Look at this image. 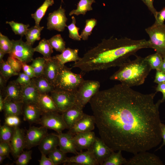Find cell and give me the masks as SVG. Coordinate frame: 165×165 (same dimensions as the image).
Returning <instances> with one entry per match:
<instances>
[{
	"instance_id": "cell-1",
	"label": "cell",
	"mask_w": 165,
	"mask_h": 165,
	"mask_svg": "<svg viewBox=\"0 0 165 165\" xmlns=\"http://www.w3.org/2000/svg\"><path fill=\"white\" fill-rule=\"evenodd\" d=\"M155 93L144 94L122 83L99 91L89 102L100 138L114 151L135 154L162 140Z\"/></svg>"
},
{
	"instance_id": "cell-2",
	"label": "cell",
	"mask_w": 165,
	"mask_h": 165,
	"mask_svg": "<svg viewBox=\"0 0 165 165\" xmlns=\"http://www.w3.org/2000/svg\"><path fill=\"white\" fill-rule=\"evenodd\" d=\"M148 48H150L149 41L144 39L125 37L105 40L75 62L72 67L88 72L119 67L138 50Z\"/></svg>"
},
{
	"instance_id": "cell-3",
	"label": "cell",
	"mask_w": 165,
	"mask_h": 165,
	"mask_svg": "<svg viewBox=\"0 0 165 165\" xmlns=\"http://www.w3.org/2000/svg\"><path fill=\"white\" fill-rule=\"evenodd\" d=\"M119 69L110 77L129 87L144 83L152 69L145 58L137 56L134 60L128 61L122 64Z\"/></svg>"
},
{
	"instance_id": "cell-4",
	"label": "cell",
	"mask_w": 165,
	"mask_h": 165,
	"mask_svg": "<svg viewBox=\"0 0 165 165\" xmlns=\"http://www.w3.org/2000/svg\"><path fill=\"white\" fill-rule=\"evenodd\" d=\"M84 80L81 75L73 73L64 65L61 68L54 86L56 90L75 92Z\"/></svg>"
},
{
	"instance_id": "cell-5",
	"label": "cell",
	"mask_w": 165,
	"mask_h": 165,
	"mask_svg": "<svg viewBox=\"0 0 165 165\" xmlns=\"http://www.w3.org/2000/svg\"><path fill=\"white\" fill-rule=\"evenodd\" d=\"M148 35L150 48L165 57V24H153L145 29Z\"/></svg>"
},
{
	"instance_id": "cell-6",
	"label": "cell",
	"mask_w": 165,
	"mask_h": 165,
	"mask_svg": "<svg viewBox=\"0 0 165 165\" xmlns=\"http://www.w3.org/2000/svg\"><path fill=\"white\" fill-rule=\"evenodd\" d=\"M100 87L98 81L84 80L75 92L76 105L83 108L99 91Z\"/></svg>"
},
{
	"instance_id": "cell-7",
	"label": "cell",
	"mask_w": 165,
	"mask_h": 165,
	"mask_svg": "<svg viewBox=\"0 0 165 165\" xmlns=\"http://www.w3.org/2000/svg\"><path fill=\"white\" fill-rule=\"evenodd\" d=\"M12 47L9 56L14 57L23 63L30 62L33 60L35 51L32 46L21 38L18 40H12Z\"/></svg>"
},
{
	"instance_id": "cell-8",
	"label": "cell",
	"mask_w": 165,
	"mask_h": 165,
	"mask_svg": "<svg viewBox=\"0 0 165 165\" xmlns=\"http://www.w3.org/2000/svg\"><path fill=\"white\" fill-rule=\"evenodd\" d=\"M38 123L47 129L54 130L57 134L68 129L63 116L57 112L43 113Z\"/></svg>"
},
{
	"instance_id": "cell-9",
	"label": "cell",
	"mask_w": 165,
	"mask_h": 165,
	"mask_svg": "<svg viewBox=\"0 0 165 165\" xmlns=\"http://www.w3.org/2000/svg\"><path fill=\"white\" fill-rule=\"evenodd\" d=\"M50 93L60 112H64L76 105L75 92L55 90Z\"/></svg>"
},
{
	"instance_id": "cell-10",
	"label": "cell",
	"mask_w": 165,
	"mask_h": 165,
	"mask_svg": "<svg viewBox=\"0 0 165 165\" xmlns=\"http://www.w3.org/2000/svg\"><path fill=\"white\" fill-rule=\"evenodd\" d=\"M65 10L61 5L59 8L49 14L47 18V29L50 30H55L59 31H63L68 19Z\"/></svg>"
},
{
	"instance_id": "cell-11",
	"label": "cell",
	"mask_w": 165,
	"mask_h": 165,
	"mask_svg": "<svg viewBox=\"0 0 165 165\" xmlns=\"http://www.w3.org/2000/svg\"><path fill=\"white\" fill-rule=\"evenodd\" d=\"M47 130L42 126L40 127H30L25 134V148L29 149L38 145L43 138L48 134Z\"/></svg>"
},
{
	"instance_id": "cell-12",
	"label": "cell",
	"mask_w": 165,
	"mask_h": 165,
	"mask_svg": "<svg viewBox=\"0 0 165 165\" xmlns=\"http://www.w3.org/2000/svg\"><path fill=\"white\" fill-rule=\"evenodd\" d=\"M159 158L154 154L147 151L138 152L129 160L126 165H162Z\"/></svg>"
},
{
	"instance_id": "cell-13",
	"label": "cell",
	"mask_w": 165,
	"mask_h": 165,
	"mask_svg": "<svg viewBox=\"0 0 165 165\" xmlns=\"http://www.w3.org/2000/svg\"><path fill=\"white\" fill-rule=\"evenodd\" d=\"M96 125L94 117L84 113L83 116L69 129L68 132L74 135L76 134L92 131Z\"/></svg>"
},
{
	"instance_id": "cell-14",
	"label": "cell",
	"mask_w": 165,
	"mask_h": 165,
	"mask_svg": "<svg viewBox=\"0 0 165 165\" xmlns=\"http://www.w3.org/2000/svg\"><path fill=\"white\" fill-rule=\"evenodd\" d=\"M74 165H99L91 149L81 151L75 156L67 157L64 164Z\"/></svg>"
},
{
	"instance_id": "cell-15",
	"label": "cell",
	"mask_w": 165,
	"mask_h": 165,
	"mask_svg": "<svg viewBox=\"0 0 165 165\" xmlns=\"http://www.w3.org/2000/svg\"><path fill=\"white\" fill-rule=\"evenodd\" d=\"M99 165L103 163L113 151L101 138L96 137L90 148Z\"/></svg>"
},
{
	"instance_id": "cell-16",
	"label": "cell",
	"mask_w": 165,
	"mask_h": 165,
	"mask_svg": "<svg viewBox=\"0 0 165 165\" xmlns=\"http://www.w3.org/2000/svg\"><path fill=\"white\" fill-rule=\"evenodd\" d=\"M25 134L24 129L18 126L15 127L13 136L10 143L11 152L13 157L16 159L23 151L25 146Z\"/></svg>"
},
{
	"instance_id": "cell-17",
	"label": "cell",
	"mask_w": 165,
	"mask_h": 165,
	"mask_svg": "<svg viewBox=\"0 0 165 165\" xmlns=\"http://www.w3.org/2000/svg\"><path fill=\"white\" fill-rule=\"evenodd\" d=\"M62 66L54 56L51 57L46 60L42 76L54 86L56 79Z\"/></svg>"
},
{
	"instance_id": "cell-18",
	"label": "cell",
	"mask_w": 165,
	"mask_h": 165,
	"mask_svg": "<svg viewBox=\"0 0 165 165\" xmlns=\"http://www.w3.org/2000/svg\"><path fill=\"white\" fill-rule=\"evenodd\" d=\"M96 137L95 133L92 131L75 134L73 139L76 149L81 152L90 148Z\"/></svg>"
},
{
	"instance_id": "cell-19",
	"label": "cell",
	"mask_w": 165,
	"mask_h": 165,
	"mask_svg": "<svg viewBox=\"0 0 165 165\" xmlns=\"http://www.w3.org/2000/svg\"><path fill=\"white\" fill-rule=\"evenodd\" d=\"M21 86L22 101L24 104H32L37 105L40 94L33 79H31V82L29 84Z\"/></svg>"
},
{
	"instance_id": "cell-20",
	"label": "cell",
	"mask_w": 165,
	"mask_h": 165,
	"mask_svg": "<svg viewBox=\"0 0 165 165\" xmlns=\"http://www.w3.org/2000/svg\"><path fill=\"white\" fill-rule=\"evenodd\" d=\"M56 134L59 138V146L60 150L66 154L71 153L76 155L79 153L75 145L73 135L68 132Z\"/></svg>"
},
{
	"instance_id": "cell-21",
	"label": "cell",
	"mask_w": 165,
	"mask_h": 165,
	"mask_svg": "<svg viewBox=\"0 0 165 165\" xmlns=\"http://www.w3.org/2000/svg\"><path fill=\"white\" fill-rule=\"evenodd\" d=\"M64 120L69 129L84 115L83 108L76 105L62 112Z\"/></svg>"
},
{
	"instance_id": "cell-22",
	"label": "cell",
	"mask_w": 165,
	"mask_h": 165,
	"mask_svg": "<svg viewBox=\"0 0 165 165\" xmlns=\"http://www.w3.org/2000/svg\"><path fill=\"white\" fill-rule=\"evenodd\" d=\"M59 139L56 134H48L42 140L38 145L41 152L48 154L59 146Z\"/></svg>"
},
{
	"instance_id": "cell-23",
	"label": "cell",
	"mask_w": 165,
	"mask_h": 165,
	"mask_svg": "<svg viewBox=\"0 0 165 165\" xmlns=\"http://www.w3.org/2000/svg\"><path fill=\"white\" fill-rule=\"evenodd\" d=\"M22 90L21 86L15 80L10 81L5 88L4 98L16 101L22 102Z\"/></svg>"
},
{
	"instance_id": "cell-24",
	"label": "cell",
	"mask_w": 165,
	"mask_h": 165,
	"mask_svg": "<svg viewBox=\"0 0 165 165\" xmlns=\"http://www.w3.org/2000/svg\"><path fill=\"white\" fill-rule=\"evenodd\" d=\"M23 115L24 120L30 123L38 122L43 112L37 105L28 104L24 105Z\"/></svg>"
},
{
	"instance_id": "cell-25",
	"label": "cell",
	"mask_w": 165,
	"mask_h": 165,
	"mask_svg": "<svg viewBox=\"0 0 165 165\" xmlns=\"http://www.w3.org/2000/svg\"><path fill=\"white\" fill-rule=\"evenodd\" d=\"M24 105L22 102L16 101L4 98L3 111L5 117L12 115L18 116L23 114Z\"/></svg>"
},
{
	"instance_id": "cell-26",
	"label": "cell",
	"mask_w": 165,
	"mask_h": 165,
	"mask_svg": "<svg viewBox=\"0 0 165 165\" xmlns=\"http://www.w3.org/2000/svg\"><path fill=\"white\" fill-rule=\"evenodd\" d=\"M37 105L43 113L50 112H60L53 100L48 94H40Z\"/></svg>"
},
{
	"instance_id": "cell-27",
	"label": "cell",
	"mask_w": 165,
	"mask_h": 165,
	"mask_svg": "<svg viewBox=\"0 0 165 165\" xmlns=\"http://www.w3.org/2000/svg\"><path fill=\"white\" fill-rule=\"evenodd\" d=\"M78 49H72L69 48H66L60 54L54 56L60 64L63 66L66 63L74 61L75 62L79 61L81 58L78 55Z\"/></svg>"
},
{
	"instance_id": "cell-28",
	"label": "cell",
	"mask_w": 165,
	"mask_h": 165,
	"mask_svg": "<svg viewBox=\"0 0 165 165\" xmlns=\"http://www.w3.org/2000/svg\"><path fill=\"white\" fill-rule=\"evenodd\" d=\"M32 79L40 94H48L55 90L54 86L42 75Z\"/></svg>"
},
{
	"instance_id": "cell-29",
	"label": "cell",
	"mask_w": 165,
	"mask_h": 165,
	"mask_svg": "<svg viewBox=\"0 0 165 165\" xmlns=\"http://www.w3.org/2000/svg\"><path fill=\"white\" fill-rule=\"evenodd\" d=\"M54 3L53 0H45L43 3L36 10L31 14V17L34 19L35 25L40 27V22L45 15L48 7Z\"/></svg>"
},
{
	"instance_id": "cell-30",
	"label": "cell",
	"mask_w": 165,
	"mask_h": 165,
	"mask_svg": "<svg viewBox=\"0 0 165 165\" xmlns=\"http://www.w3.org/2000/svg\"><path fill=\"white\" fill-rule=\"evenodd\" d=\"M35 52L42 54L46 60L50 58L53 52V48L50 45L48 40L45 38L41 40L38 45L34 48Z\"/></svg>"
},
{
	"instance_id": "cell-31",
	"label": "cell",
	"mask_w": 165,
	"mask_h": 165,
	"mask_svg": "<svg viewBox=\"0 0 165 165\" xmlns=\"http://www.w3.org/2000/svg\"><path fill=\"white\" fill-rule=\"evenodd\" d=\"M95 2V0H80L77 4L76 9L71 11L69 15H85L87 11L92 10L91 5Z\"/></svg>"
},
{
	"instance_id": "cell-32",
	"label": "cell",
	"mask_w": 165,
	"mask_h": 165,
	"mask_svg": "<svg viewBox=\"0 0 165 165\" xmlns=\"http://www.w3.org/2000/svg\"><path fill=\"white\" fill-rule=\"evenodd\" d=\"M122 151L119 150L116 152L113 151L102 165H126L127 160L123 157Z\"/></svg>"
},
{
	"instance_id": "cell-33",
	"label": "cell",
	"mask_w": 165,
	"mask_h": 165,
	"mask_svg": "<svg viewBox=\"0 0 165 165\" xmlns=\"http://www.w3.org/2000/svg\"><path fill=\"white\" fill-rule=\"evenodd\" d=\"M44 27H38L35 25L28 28L25 35L26 42L32 46L35 41L40 39L41 32Z\"/></svg>"
},
{
	"instance_id": "cell-34",
	"label": "cell",
	"mask_w": 165,
	"mask_h": 165,
	"mask_svg": "<svg viewBox=\"0 0 165 165\" xmlns=\"http://www.w3.org/2000/svg\"><path fill=\"white\" fill-rule=\"evenodd\" d=\"M15 127H12L4 124L0 127V142L10 143L14 135Z\"/></svg>"
},
{
	"instance_id": "cell-35",
	"label": "cell",
	"mask_w": 165,
	"mask_h": 165,
	"mask_svg": "<svg viewBox=\"0 0 165 165\" xmlns=\"http://www.w3.org/2000/svg\"><path fill=\"white\" fill-rule=\"evenodd\" d=\"M30 66L32 68L36 77L43 75L46 60L44 57H38L33 59Z\"/></svg>"
},
{
	"instance_id": "cell-36",
	"label": "cell",
	"mask_w": 165,
	"mask_h": 165,
	"mask_svg": "<svg viewBox=\"0 0 165 165\" xmlns=\"http://www.w3.org/2000/svg\"><path fill=\"white\" fill-rule=\"evenodd\" d=\"M51 47L57 51L62 53L65 48V43L60 34L56 35L48 40Z\"/></svg>"
},
{
	"instance_id": "cell-37",
	"label": "cell",
	"mask_w": 165,
	"mask_h": 165,
	"mask_svg": "<svg viewBox=\"0 0 165 165\" xmlns=\"http://www.w3.org/2000/svg\"><path fill=\"white\" fill-rule=\"evenodd\" d=\"M145 60L150 65L152 69H158L162 64L163 59L159 53L150 55L145 57Z\"/></svg>"
},
{
	"instance_id": "cell-38",
	"label": "cell",
	"mask_w": 165,
	"mask_h": 165,
	"mask_svg": "<svg viewBox=\"0 0 165 165\" xmlns=\"http://www.w3.org/2000/svg\"><path fill=\"white\" fill-rule=\"evenodd\" d=\"M66 154L57 148L48 154V157L52 161L54 165H57L64 163L67 157Z\"/></svg>"
},
{
	"instance_id": "cell-39",
	"label": "cell",
	"mask_w": 165,
	"mask_h": 165,
	"mask_svg": "<svg viewBox=\"0 0 165 165\" xmlns=\"http://www.w3.org/2000/svg\"><path fill=\"white\" fill-rule=\"evenodd\" d=\"M6 23L10 26L12 31L15 34L19 35L21 37L25 35L29 27L28 24H24L13 21H6Z\"/></svg>"
},
{
	"instance_id": "cell-40",
	"label": "cell",
	"mask_w": 165,
	"mask_h": 165,
	"mask_svg": "<svg viewBox=\"0 0 165 165\" xmlns=\"http://www.w3.org/2000/svg\"><path fill=\"white\" fill-rule=\"evenodd\" d=\"M0 62V74L7 81L13 76L17 75L19 73L16 72L13 68L3 60Z\"/></svg>"
},
{
	"instance_id": "cell-41",
	"label": "cell",
	"mask_w": 165,
	"mask_h": 165,
	"mask_svg": "<svg viewBox=\"0 0 165 165\" xmlns=\"http://www.w3.org/2000/svg\"><path fill=\"white\" fill-rule=\"evenodd\" d=\"M97 23V20L95 19L91 18L86 20V25L80 35L81 38L84 40H87L88 36L92 33V31Z\"/></svg>"
},
{
	"instance_id": "cell-42",
	"label": "cell",
	"mask_w": 165,
	"mask_h": 165,
	"mask_svg": "<svg viewBox=\"0 0 165 165\" xmlns=\"http://www.w3.org/2000/svg\"><path fill=\"white\" fill-rule=\"evenodd\" d=\"M72 21L71 24L67 26L69 32V37L75 40L80 41L81 37L79 35V28L76 26V20L74 16L72 17Z\"/></svg>"
},
{
	"instance_id": "cell-43",
	"label": "cell",
	"mask_w": 165,
	"mask_h": 165,
	"mask_svg": "<svg viewBox=\"0 0 165 165\" xmlns=\"http://www.w3.org/2000/svg\"><path fill=\"white\" fill-rule=\"evenodd\" d=\"M12 47V40H10L6 36L0 33V50L6 54H9Z\"/></svg>"
},
{
	"instance_id": "cell-44",
	"label": "cell",
	"mask_w": 165,
	"mask_h": 165,
	"mask_svg": "<svg viewBox=\"0 0 165 165\" xmlns=\"http://www.w3.org/2000/svg\"><path fill=\"white\" fill-rule=\"evenodd\" d=\"M32 151H23L16 159L15 163L16 165H27L31 159Z\"/></svg>"
},
{
	"instance_id": "cell-45",
	"label": "cell",
	"mask_w": 165,
	"mask_h": 165,
	"mask_svg": "<svg viewBox=\"0 0 165 165\" xmlns=\"http://www.w3.org/2000/svg\"><path fill=\"white\" fill-rule=\"evenodd\" d=\"M6 61L16 72L18 73L20 72L22 69L23 64L21 61L10 56Z\"/></svg>"
},
{
	"instance_id": "cell-46",
	"label": "cell",
	"mask_w": 165,
	"mask_h": 165,
	"mask_svg": "<svg viewBox=\"0 0 165 165\" xmlns=\"http://www.w3.org/2000/svg\"><path fill=\"white\" fill-rule=\"evenodd\" d=\"M5 124L7 125L15 127L18 126L20 121L18 116L12 115L5 117Z\"/></svg>"
},
{
	"instance_id": "cell-47",
	"label": "cell",
	"mask_w": 165,
	"mask_h": 165,
	"mask_svg": "<svg viewBox=\"0 0 165 165\" xmlns=\"http://www.w3.org/2000/svg\"><path fill=\"white\" fill-rule=\"evenodd\" d=\"M18 75L15 80L21 86L28 85L31 82V79L24 72H20Z\"/></svg>"
},
{
	"instance_id": "cell-48",
	"label": "cell",
	"mask_w": 165,
	"mask_h": 165,
	"mask_svg": "<svg viewBox=\"0 0 165 165\" xmlns=\"http://www.w3.org/2000/svg\"><path fill=\"white\" fill-rule=\"evenodd\" d=\"M154 17L155 20L153 24L155 25L164 24L165 20V7L160 11H157Z\"/></svg>"
},
{
	"instance_id": "cell-49",
	"label": "cell",
	"mask_w": 165,
	"mask_h": 165,
	"mask_svg": "<svg viewBox=\"0 0 165 165\" xmlns=\"http://www.w3.org/2000/svg\"><path fill=\"white\" fill-rule=\"evenodd\" d=\"M11 152V148L10 143L6 142L0 143V155L8 157Z\"/></svg>"
},
{
	"instance_id": "cell-50",
	"label": "cell",
	"mask_w": 165,
	"mask_h": 165,
	"mask_svg": "<svg viewBox=\"0 0 165 165\" xmlns=\"http://www.w3.org/2000/svg\"><path fill=\"white\" fill-rule=\"evenodd\" d=\"M154 82L159 84L165 82V72L159 70H156Z\"/></svg>"
},
{
	"instance_id": "cell-51",
	"label": "cell",
	"mask_w": 165,
	"mask_h": 165,
	"mask_svg": "<svg viewBox=\"0 0 165 165\" xmlns=\"http://www.w3.org/2000/svg\"><path fill=\"white\" fill-rule=\"evenodd\" d=\"M22 69L23 72L28 75L31 79L35 77L34 70L30 66L26 63H23Z\"/></svg>"
},
{
	"instance_id": "cell-52",
	"label": "cell",
	"mask_w": 165,
	"mask_h": 165,
	"mask_svg": "<svg viewBox=\"0 0 165 165\" xmlns=\"http://www.w3.org/2000/svg\"><path fill=\"white\" fill-rule=\"evenodd\" d=\"M41 157L40 160H38L40 165H54L53 162L49 157H46V155L41 152Z\"/></svg>"
},
{
	"instance_id": "cell-53",
	"label": "cell",
	"mask_w": 165,
	"mask_h": 165,
	"mask_svg": "<svg viewBox=\"0 0 165 165\" xmlns=\"http://www.w3.org/2000/svg\"><path fill=\"white\" fill-rule=\"evenodd\" d=\"M146 6L148 9L155 17L157 11L154 8L153 5L154 0H141Z\"/></svg>"
},
{
	"instance_id": "cell-54",
	"label": "cell",
	"mask_w": 165,
	"mask_h": 165,
	"mask_svg": "<svg viewBox=\"0 0 165 165\" xmlns=\"http://www.w3.org/2000/svg\"><path fill=\"white\" fill-rule=\"evenodd\" d=\"M156 93L160 92L162 93L163 97L161 100L162 103L165 101V82L158 84L156 88Z\"/></svg>"
},
{
	"instance_id": "cell-55",
	"label": "cell",
	"mask_w": 165,
	"mask_h": 165,
	"mask_svg": "<svg viewBox=\"0 0 165 165\" xmlns=\"http://www.w3.org/2000/svg\"><path fill=\"white\" fill-rule=\"evenodd\" d=\"M160 127L161 136L162 139L163 140V141L162 145L157 149V150L161 149L163 146L165 145V124L161 122L160 123Z\"/></svg>"
},
{
	"instance_id": "cell-56",
	"label": "cell",
	"mask_w": 165,
	"mask_h": 165,
	"mask_svg": "<svg viewBox=\"0 0 165 165\" xmlns=\"http://www.w3.org/2000/svg\"><path fill=\"white\" fill-rule=\"evenodd\" d=\"M7 80L1 75H0V87L1 90L5 88V86Z\"/></svg>"
},
{
	"instance_id": "cell-57",
	"label": "cell",
	"mask_w": 165,
	"mask_h": 165,
	"mask_svg": "<svg viewBox=\"0 0 165 165\" xmlns=\"http://www.w3.org/2000/svg\"><path fill=\"white\" fill-rule=\"evenodd\" d=\"M4 105V98L2 94L0 93V112L3 111Z\"/></svg>"
},
{
	"instance_id": "cell-58",
	"label": "cell",
	"mask_w": 165,
	"mask_h": 165,
	"mask_svg": "<svg viewBox=\"0 0 165 165\" xmlns=\"http://www.w3.org/2000/svg\"><path fill=\"white\" fill-rule=\"evenodd\" d=\"M158 69L165 72V59H163V62Z\"/></svg>"
},
{
	"instance_id": "cell-59",
	"label": "cell",
	"mask_w": 165,
	"mask_h": 165,
	"mask_svg": "<svg viewBox=\"0 0 165 165\" xmlns=\"http://www.w3.org/2000/svg\"><path fill=\"white\" fill-rule=\"evenodd\" d=\"M5 54L3 51L0 50V62L3 60V58Z\"/></svg>"
},
{
	"instance_id": "cell-60",
	"label": "cell",
	"mask_w": 165,
	"mask_h": 165,
	"mask_svg": "<svg viewBox=\"0 0 165 165\" xmlns=\"http://www.w3.org/2000/svg\"><path fill=\"white\" fill-rule=\"evenodd\" d=\"M7 157L6 156L0 155V164H1L3 162V160L6 159Z\"/></svg>"
},
{
	"instance_id": "cell-61",
	"label": "cell",
	"mask_w": 165,
	"mask_h": 165,
	"mask_svg": "<svg viewBox=\"0 0 165 165\" xmlns=\"http://www.w3.org/2000/svg\"><path fill=\"white\" fill-rule=\"evenodd\" d=\"M61 2H63V0H61Z\"/></svg>"
},
{
	"instance_id": "cell-62",
	"label": "cell",
	"mask_w": 165,
	"mask_h": 165,
	"mask_svg": "<svg viewBox=\"0 0 165 165\" xmlns=\"http://www.w3.org/2000/svg\"><path fill=\"white\" fill-rule=\"evenodd\" d=\"M163 59H165V58H164Z\"/></svg>"
}]
</instances>
